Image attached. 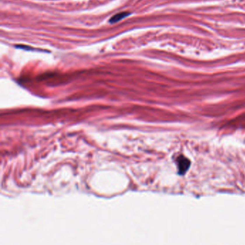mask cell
Returning <instances> with one entry per match:
<instances>
[{
	"label": "cell",
	"instance_id": "6da1fadb",
	"mask_svg": "<svg viewBox=\"0 0 245 245\" xmlns=\"http://www.w3.org/2000/svg\"><path fill=\"white\" fill-rule=\"evenodd\" d=\"M178 167H179L180 173L181 174H183L188 168L189 165H190V162L187 158H184L183 156H181L178 158Z\"/></svg>",
	"mask_w": 245,
	"mask_h": 245
},
{
	"label": "cell",
	"instance_id": "7a4b0ae2",
	"mask_svg": "<svg viewBox=\"0 0 245 245\" xmlns=\"http://www.w3.org/2000/svg\"><path fill=\"white\" fill-rule=\"evenodd\" d=\"M130 15L129 13H127V12H120V13H118L117 15H114L112 18L110 20V23H114L117 22L119 21V20H122L123 18H125V17L128 16Z\"/></svg>",
	"mask_w": 245,
	"mask_h": 245
}]
</instances>
